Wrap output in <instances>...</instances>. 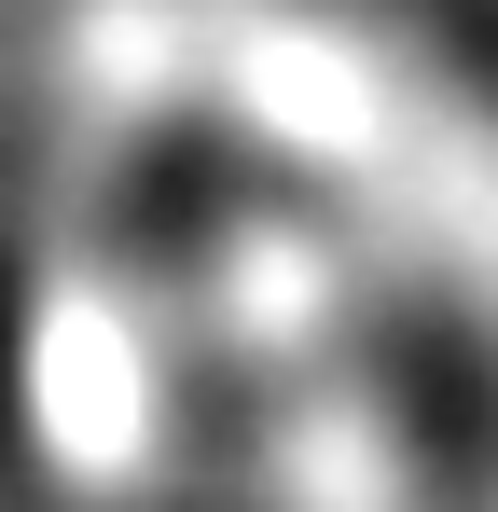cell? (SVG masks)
<instances>
[{
  "label": "cell",
  "mask_w": 498,
  "mask_h": 512,
  "mask_svg": "<svg viewBox=\"0 0 498 512\" xmlns=\"http://www.w3.org/2000/svg\"><path fill=\"white\" fill-rule=\"evenodd\" d=\"M0 512H498V0H0Z\"/></svg>",
  "instance_id": "obj_1"
}]
</instances>
